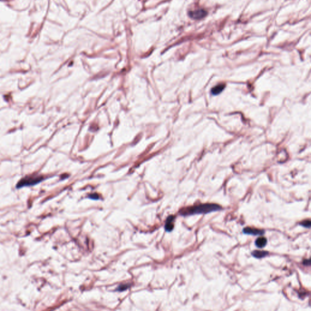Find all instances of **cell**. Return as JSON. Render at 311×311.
I'll list each match as a JSON object with an SVG mask.
<instances>
[{"label":"cell","instance_id":"obj_8","mask_svg":"<svg viewBox=\"0 0 311 311\" xmlns=\"http://www.w3.org/2000/svg\"><path fill=\"white\" fill-rule=\"evenodd\" d=\"M224 88H225V84H218L217 86H216L213 88H212L211 93L213 95H217V94L221 93L222 91V90L224 89Z\"/></svg>","mask_w":311,"mask_h":311},{"label":"cell","instance_id":"obj_2","mask_svg":"<svg viewBox=\"0 0 311 311\" xmlns=\"http://www.w3.org/2000/svg\"><path fill=\"white\" fill-rule=\"evenodd\" d=\"M43 180V178L40 176H27L21 179L17 184L18 188H21L26 186L35 185Z\"/></svg>","mask_w":311,"mask_h":311},{"label":"cell","instance_id":"obj_7","mask_svg":"<svg viewBox=\"0 0 311 311\" xmlns=\"http://www.w3.org/2000/svg\"><path fill=\"white\" fill-rule=\"evenodd\" d=\"M252 255L253 257L257 258H262L266 257L268 255V252L267 251H260V250H254L252 252Z\"/></svg>","mask_w":311,"mask_h":311},{"label":"cell","instance_id":"obj_6","mask_svg":"<svg viewBox=\"0 0 311 311\" xmlns=\"http://www.w3.org/2000/svg\"><path fill=\"white\" fill-rule=\"evenodd\" d=\"M267 243V240L266 238L260 237L256 239V241L255 242V244L258 248L262 249L266 246Z\"/></svg>","mask_w":311,"mask_h":311},{"label":"cell","instance_id":"obj_12","mask_svg":"<svg viewBox=\"0 0 311 311\" xmlns=\"http://www.w3.org/2000/svg\"><path fill=\"white\" fill-rule=\"evenodd\" d=\"M89 197H91V198H92V199H93V200H94V199H95V200H97V199H98V196L97 194H92Z\"/></svg>","mask_w":311,"mask_h":311},{"label":"cell","instance_id":"obj_10","mask_svg":"<svg viewBox=\"0 0 311 311\" xmlns=\"http://www.w3.org/2000/svg\"><path fill=\"white\" fill-rule=\"evenodd\" d=\"M303 264L305 266H310V259L304 260L303 261Z\"/></svg>","mask_w":311,"mask_h":311},{"label":"cell","instance_id":"obj_5","mask_svg":"<svg viewBox=\"0 0 311 311\" xmlns=\"http://www.w3.org/2000/svg\"><path fill=\"white\" fill-rule=\"evenodd\" d=\"M175 219V218L174 216H169L167 218V219L166 221V223H165V229L167 232H171L173 229V227H174L173 222H174Z\"/></svg>","mask_w":311,"mask_h":311},{"label":"cell","instance_id":"obj_3","mask_svg":"<svg viewBox=\"0 0 311 311\" xmlns=\"http://www.w3.org/2000/svg\"><path fill=\"white\" fill-rule=\"evenodd\" d=\"M189 14V16L193 19L201 20L207 15V12L204 9H198L196 10L190 11Z\"/></svg>","mask_w":311,"mask_h":311},{"label":"cell","instance_id":"obj_4","mask_svg":"<svg viewBox=\"0 0 311 311\" xmlns=\"http://www.w3.org/2000/svg\"><path fill=\"white\" fill-rule=\"evenodd\" d=\"M243 233L244 234L247 235H251L254 236H257V235H263L264 234V231L263 230L257 229L255 228H251V227H246L243 230Z\"/></svg>","mask_w":311,"mask_h":311},{"label":"cell","instance_id":"obj_9","mask_svg":"<svg viewBox=\"0 0 311 311\" xmlns=\"http://www.w3.org/2000/svg\"><path fill=\"white\" fill-rule=\"evenodd\" d=\"M300 224L301 225H302L303 227H305V228L310 229V226H311V221H310L309 219L304 220V221H302L301 222H300Z\"/></svg>","mask_w":311,"mask_h":311},{"label":"cell","instance_id":"obj_11","mask_svg":"<svg viewBox=\"0 0 311 311\" xmlns=\"http://www.w3.org/2000/svg\"><path fill=\"white\" fill-rule=\"evenodd\" d=\"M129 288V286L128 285H122V286H119V288H118V290H119L120 291H122L123 290H126V289H128Z\"/></svg>","mask_w":311,"mask_h":311},{"label":"cell","instance_id":"obj_1","mask_svg":"<svg viewBox=\"0 0 311 311\" xmlns=\"http://www.w3.org/2000/svg\"><path fill=\"white\" fill-rule=\"evenodd\" d=\"M221 210H222V207L216 204H204L182 208L179 213L182 216H189L197 214H207Z\"/></svg>","mask_w":311,"mask_h":311}]
</instances>
